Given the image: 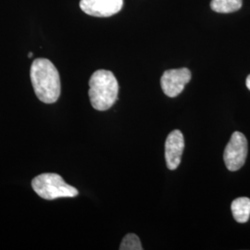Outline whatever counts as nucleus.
I'll use <instances>...</instances> for the list:
<instances>
[{"label":"nucleus","instance_id":"f257e3e1","mask_svg":"<svg viewBox=\"0 0 250 250\" xmlns=\"http://www.w3.org/2000/svg\"><path fill=\"white\" fill-rule=\"evenodd\" d=\"M31 81L36 97L45 104H53L61 96L60 73L46 59H36L31 66Z\"/></svg>","mask_w":250,"mask_h":250},{"label":"nucleus","instance_id":"f03ea898","mask_svg":"<svg viewBox=\"0 0 250 250\" xmlns=\"http://www.w3.org/2000/svg\"><path fill=\"white\" fill-rule=\"evenodd\" d=\"M90 102L99 111L112 107L118 99L119 83L114 74L106 70L94 72L89 80Z\"/></svg>","mask_w":250,"mask_h":250},{"label":"nucleus","instance_id":"7ed1b4c3","mask_svg":"<svg viewBox=\"0 0 250 250\" xmlns=\"http://www.w3.org/2000/svg\"><path fill=\"white\" fill-rule=\"evenodd\" d=\"M32 188L39 197L46 200L77 197L79 194L76 188L66 184L57 173H43L36 176L32 181Z\"/></svg>","mask_w":250,"mask_h":250},{"label":"nucleus","instance_id":"20e7f679","mask_svg":"<svg viewBox=\"0 0 250 250\" xmlns=\"http://www.w3.org/2000/svg\"><path fill=\"white\" fill-rule=\"evenodd\" d=\"M248 156V140L240 132H234L227 144L224 153V160L227 169L235 171L241 169Z\"/></svg>","mask_w":250,"mask_h":250},{"label":"nucleus","instance_id":"39448f33","mask_svg":"<svg viewBox=\"0 0 250 250\" xmlns=\"http://www.w3.org/2000/svg\"><path fill=\"white\" fill-rule=\"evenodd\" d=\"M191 72L187 68L168 70L161 76L162 91L167 97L175 98L183 92L185 86L191 80Z\"/></svg>","mask_w":250,"mask_h":250},{"label":"nucleus","instance_id":"423d86ee","mask_svg":"<svg viewBox=\"0 0 250 250\" xmlns=\"http://www.w3.org/2000/svg\"><path fill=\"white\" fill-rule=\"evenodd\" d=\"M124 0H81L80 8L94 17H110L121 11Z\"/></svg>","mask_w":250,"mask_h":250},{"label":"nucleus","instance_id":"0eeeda50","mask_svg":"<svg viewBox=\"0 0 250 250\" xmlns=\"http://www.w3.org/2000/svg\"><path fill=\"white\" fill-rule=\"evenodd\" d=\"M185 148L184 135L181 131L174 130L169 134L165 143V159L170 170L178 168Z\"/></svg>","mask_w":250,"mask_h":250},{"label":"nucleus","instance_id":"6e6552de","mask_svg":"<svg viewBox=\"0 0 250 250\" xmlns=\"http://www.w3.org/2000/svg\"><path fill=\"white\" fill-rule=\"evenodd\" d=\"M234 220L239 224H246L250 217V199L249 197H238L231 205Z\"/></svg>","mask_w":250,"mask_h":250},{"label":"nucleus","instance_id":"1a4fd4ad","mask_svg":"<svg viewBox=\"0 0 250 250\" xmlns=\"http://www.w3.org/2000/svg\"><path fill=\"white\" fill-rule=\"evenodd\" d=\"M242 0H211L210 8L218 13H231L241 9Z\"/></svg>","mask_w":250,"mask_h":250},{"label":"nucleus","instance_id":"9d476101","mask_svg":"<svg viewBox=\"0 0 250 250\" xmlns=\"http://www.w3.org/2000/svg\"><path fill=\"white\" fill-rule=\"evenodd\" d=\"M121 250H142L143 247L139 237L134 233H128L125 235L120 247Z\"/></svg>","mask_w":250,"mask_h":250},{"label":"nucleus","instance_id":"9b49d317","mask_svg":"<svg viewBox=\"0 0 250 250\" xmlns=\"http://www.w3.org/2000/svg\"><path fill=\"white\" fill-rule=\"evenodd\" d=\"M246 84H247V87L250 90V74L248 76V78L246 80Z\"/></svg>","mask_w":250,"mask_h":250},{"label":"nucleus","instance_id":"f8f14e48","mask_svg":"<svg viewBox=\"0 0 250 250\" xmlns=\"http://www.w3.org/2000/svg\"><path fill=\"white\" fill-rule=\"evenodd\" d=\"M28 57H29V58H32V57H33V53L30 52V53L28 54Z\"/></svg>","mask_w":250,"mask_h":250}]
</instances>
